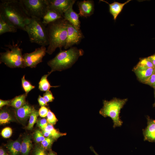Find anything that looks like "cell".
I'll use <instances>...</instances> for the list:
<instances>
[{"label":"cell","mask_w":155,"mask_h":155,"mask_svg":"<svg viewBox=\"0 0 155 155\" xmlns=\"http://www.w3.org/2000/svg\"><path fill=\"white\" fill-rule=\"evenodd\" d=\"M0 15L17 29L25 31L28 16L20 0H1Z\"/></svg>","instance_id":"cell-1"},{"label":"cell","mask_w":155,"mask_h":155,"mask_svg":"<svg viewBox=\"0 0 155 155\" xmlns=\"http://www.w3.org/2000/svg\"><path fill=\"white\" fill-rule=\"evenodd\" d=\"M68 22L64 18L47 25L46 28L49 44L46 53L52 54L58 48L60 50L65 46L67 37Z\"/></svg>","instance_id":"cell-2"},{"label":"cell","mask_w":155,"mask_h":155,"mask_svg":"<svg viewBox=\"0 0 155 155\" xmlns=\"http://www.w3.org/2000/svg\"><path fill=\"white\" fill-rule=\"evenodd\" d=\"M84 54V51L82 49L75 47H71L66 50H61L54 58L47 62L48 65L51 68L50 73L61 71L70 68Z\"/></svg>","instance_id":"cell-3"},{"label":"cell","mask_w":155,"mask_h":155,"mask_svg":"<svg viewBox=\"0 0 155 155\" xmlns=\"http://www.w3.org/2000/svg\"><path fill=\"white\" fill-rule=\"evenodd\" d=\"M25 31L27 32L31 43H36L41 46L49 45L46 28L41 19L30 17L29 22L25 26Z\"/></svg>","instance_id":"cell-4"},{"label":"cell","mask_w":155,"mask_h":155,"mask_svg":"<svg viewBox=\"0 0 155 155\" xmlns=\"http://www.w3.org/2000/svg\"><path fill=\"white\" fill-rule=\"evenodd\" d=\"M128 100L127 98L123 99L114 98L110 101L103 100V106L99 113L103 117H110L113 123V127L122 126L123 121L120 118V111Z\"/></svg>","instance_id":"cell-5"},{"label":"cell","mask_w":155,"mask_h":155,"mask_svg":"<svg viewBox=\"0 0 155 155\" xmlns=\"http://www.w3.org/2000/svg\"><path fill=\"white\" fill-rule=\"evenodd\" d=\"M18 46V43L14 44L12 42V44H9L5 45L10 49H5V52L0 53V63H3L10 68L20 67L25 68L22 49Z\"/></svg>","instance_id":"cell-6"},{"label":"cell","mask_w":155,"mask_h":155,"mask_svg":"<svg viewBox=\"0 0 155 155\" xmlns=\"http://www.w3.org/2000/svg\"><path fill=\"white\" fill-rule=\"evenodd\" d=\"M30 17L42 18L49 8L47 0H20Z\"/></svg>","instance_id":"cell-7"},{"label":"cell","mask_w":155,"mask_h":155,"mask_svg":"<svg viewBox=\"0 0 155 155\" xmlns=\"http://www.w3.org/2000/svg\"><path fill=\"white\" fill-rule=\"evenodd\" d=\"M46 51L45 46H41L36 49L34 51L25 53L23 55L25 67L35 68L37 64L42 61V59Z\"/></svg>","instance_id":"cell-8"},{"label":"cell","mask_w":155,"mask_h":155,"mask_svg":"<svg viewBox=\"0 0 155 155\" xmlns=\"http://www.w3.org/2000/svg\"><path fill=\"white\" fill-rule=\"evenodd\" d=\"M67 38L64 47L65 49L74 44H79L83 37L80 30L76 29L68 22L67 24Z\"/></svg>","instance_id":"cell-9"},{"label":"cell","mask_w":155,"mask_h":155,"mask_svg":"<svg viewBox=\"0 0 155 155\" xmlns=\"http://www.w3.org/2000/svg\"><path fill=\"white\" fill-rule=\"evenodd\" d=\"M49 8L63 16L64 12L75 1V0H47Z\"/></svg>","instance_id":"cell-10"},{"label":"cell","mask_w":155,"mask_h":155,"mask_svg":"<svg viewBox=\"0 0 155 155\" xmlns=\"http://www.w3.org/2000/svg\"><path fill=\"white\" fill-rule=\"evenodd\" d=\"M79 16L85 18L89 17L93 14L94 11V4L93 1L84 0L78 1Z\"/></svg>","instance_id":"cell-11"},{"label":"cell","mask_w":155,"mask_h":155,"mask_svg":"<svg viewBox=\"0 0 155 155\" xmlns=\"http://www.w3.org/2000/svg\"><path fill=\"white\" fill-rule=\"evenodd\" d=\"M147 126L143 129L144 141L155 142V119L146 116Z\"/></svg>","instance_id":"cell-12"},{"label":"cell","mask_w":155,"mask_h":155,"mask_svg":"<svg viewBox=\"0 0 155 155\" xmlns=\"http://www.w3.org/2000/svg\"><path fill=\"white\" fill-rule=\"evenodd\" d=\"M72 5L64 13L63 18L78 30H80V22L79 15L73 9Z\"/></svg>","instance_id":"cell-13"},{"label":"cell","mask_w":155,"mask_h":155,"mask_svg":"<svg viewBox=\"0 0 155 155\" xmlns=\"http://www.w3.org/2000/svg\"><path fill=\"white\" fill-rule=\"evenodd\" d=\"M63 15L48 8L42 18L43 24L46 26L49 24L63 18Z\"/></svg>","instance_id":"cell-14"},{"label":"cell","mask_w":155,"mask_h":155,"mask_svg":"<svg viewBox=\"0 0 155 155\" xmlns=\"http://www.w3.org/2000/svg\"><path fill=\"white\" fill-rule=\"evenodd\" d=\"M138 79L144 84L148 78L154 73V68H146L135 66L133 69Z\"/></svg>","instance_id":"cell-15"},{"label":"cell","mask_w":155,"mask_h":155,"mask_svg":"<svg viewBox=\"0 0 155 155\" xmlns=\"http://www.w3.org/2000/svg\"><path fill=\"white\" fill-rule=\"evenodd\" d=\"M131 1V0H127L123 3L114 1L110 4L106 1L103 0H100V1L106 3L109 5V12L113 16V19L115 20H116L118 16L122 11L124 6Z\"/></svg>","instance_id":"cell-16"},{"label":"cell","mask_w":155,"mask_h":155,"mask_svg":"<svg viewBox=\"0 0 155 155\" xmlns=\"http://www.w3.org/2000/svg\"><path fill=\"white\" fill-rule=\"evenodd\" d=\"M34 109L33 107L26 103L22 107L16 109V115L18 119L24 121L30 117Z\"/></svg>","instance_id":"cell-17"},{"label":"cell","mask_w":155,"mask_h":155,"mask_svg":"<svg viewBox=\"0 0 155 155\" xmlns=\"http://www.w3.org/2000/svg\"><path fill=\"white\" fill-rule=\"evenodd\" d=\"M45 137H51L56 140L60 137L65 135V133H61L55 129L53 125L48 123V125L44 130L41 131Z\"/></svg>","instance_id":"cell-18"},{"label":"cell","mask_w":155,"mask_h":155,"mask_svg":"<svg viewBox=\"0 0 155 155\" xmlns=\"http://www.w3.org/2000/svg\"><path fill=\"white\" fill-rule=\"evenodd\" d=\"M17 28L0 15V35L7 32H16Z\"/></svg>","instance_id":"cell-19"},{"label":"cell","mask_w":155,"mask_h":155,"mask_svg":"<svg viewBox=\"0 0 155 155\" xmlns=\"http://www.w3.org/2000/svg\"><path fill=\"white\" fill-rule=\"evenodd\" d=\"M22 155H28L32 147L30 137L27 136L23 138L21 144Z\"/></svg>","instance_id":"cell-20"},{"label":"cell","mask_w":155,"mask_h":155,"mask_svg":"<svg viewBox=\"0 0 155 155\" xmlns=\"http://www.w3.org/2000/svg\"><path fill=\"white\" fill-rule=\"evenodd\" d=\"M10 155H19L21 154V144L18 140L11 142L6 146Z\"/></svg>","instance_id":"cell-21"},{"label":"cell","mask_w":155,"mask_h":155,"mask_svg":"<svg viewBox=\"0 0 155 155\" xmlns=\"http://www.w3.org/2000/svg\"><path fill=\"white\" fill-rule=\"evenodd\" d=\"M27 96L25 93L15 97L11 100L10 106L16 109L22 107L26 103V98Z\"/></svg>","instance_id":"cell-22"},{"label":"cell","mask_w":155,"mask_h":155,"mask_svg":"<svg viewBox=\"0 0 155 155\" xmlns=\"http://www.w3.org/2000/svg\"><path fill=\"white\" fill-rule=\"evenodd\" d=\"M50 74V72H49L48 74L44 75L42 77L38 83V88L40 91L46 92L49 90L51 88L58 87V86H52L51 85L47 79L48 76Z\"/></svg>","instance_id":"cell-23"},{"label":"cell","mask_w":155,"mask_h":155,"mask_svg":"<svg viewBox=\"0 0 155 155\" xmlns=\"http://www.w3.org/2000/svg\"><path fill=\"white\" fill-rule=\"evenodd\" d=\"M12 120V118L9 111L6 110L1 111L0 113V124L9 123Z\"/></svg>","instance_id":"cell-24"},{"label":"cell","mask_w":155,"mask_h":155,"mask_svg":"<svg viewBox=\"0 0 155 155\" xmlns=\"http://www.w3.org/2000/svg\"><path fill=\"white\" fill-rule=\"evenodd\" d=\"M39 115L38 111L34 109L31 114L29 117L28 124L27 129L28 130L32 129L34 124L36 122L38 115Z\"/></svg>","instance_id":"cell-25"},{"label":"cell","mask_w":155,"mask_h":155,"mask_svg":"<svg viewBox=\"0 0 155 155\" xmlns=\"http://www.w3.org/2000/svg\"><path fill=\"white\" fill-rule=\"evenodd\" d=\"M21 80L22 88L27 94L35 88L34 86L32 85L29 81L25 79V75L23 76Z\"/></svg>","instance_id":"cell-26"},{"label":"cell","mask_w":155,"mask_h":155,"mask_svg":"<svg viewBox=\"0 0 155 155\" xmlns=\"http://www.w3.org/2000/svg\"><path fill=\"white\" fill-rule=\"evenodd\" d=\"M55 140L54 139L51 137H46L44 140L42 142L41 146L46 150H50L52 145Z\"/></svg>","instance_id":"cell-27"},{"label":"cell","mask_w":155,"mask_h":155,"mask_svg":"<svg viewBox=\"0 0 155 155\" xmlns=\"http://www.w3.org/2000/svg\"><path fill=\"white\" fill-rule=\"evenodd\" d=\"M135 66L146 68H154L152 63L147 57L141 59Z\"/></svg>","instance_id":"cell-28"},{"label":"cell","mask_w":155,"mask_h":155,"mask_svg":"<svg viewBox=\"0 0 155 155\" xmlns=\"http://www.w3.org/2000/svg\"><path fill=\"white\" fill-rule=\"evenodd\" d=\"M46 117L48 123L53 125H55L58 121V119L54 113L50 109H49Z\"/></svg>","instance_id":"cell-29"},{"label":"cell","mask_w":155,"mask_h":155,"mask_svg":"<svg viewBox=\"0 0 155 155\" xmlns=\"http://www.w3.org/2000/svg\"><path fill=\"white\" fill-rule=\"evenodd\" d=\"M34 138L35 142L36 143L41 142L45 139L42 131L39 130H36L34 134Z\"/></svg>","instance_id":"cell-30"},{"label":"cell","mask_w":155,"mask_h":155,"mask_svg":"<svg viewBox=\"0 0 155 155\" xmlns=\"http://www.w3.org/2000/svg\"><path fill=\"white\" fill-rule=\"evenodd\" d=\"M48 153L41 146L35 147L33 153V155H47Z\"/></svg>","instance_id":"cell-31"},{"label":"cell","mask_w":155,"mask_h":155,"mask_svg":"<svg viewBox=\"0 0 155 155\" xmlns=\"http://www.w3.org/2000/svg\"><path fill=\"white\" fill-rule=\"evenodd\" d=\"M12 133V129L9 127H6L2 130L1 134L4 138H9L11 135Z\"/></svg>","instance_id":"cell-32"},{"label":"cell","mask_w":155,"mask_h":155,"mask_svg":"<svg viewBox=\"0 0 155 155\" xmlns=\"http://www.w3.org/2000/svg\"><path fill=\"white\" fill-rule=\"evenodd\" d=\"M48 123L45 118L39 120L37 122L38 126L42 130H44L47 127Z\"/></svg>","instance_id":"cell-33"},{"label":"cell","mask_w":155,"mask_h":155,"mask_svg":"<svg viewBox=\"0 0 155 155\" xmlns=\"http://www.w3.org/2000/svg\"><path fill=\"white\" fill-rule=\"evenodd\" d=\"M43 97L47 103L53 101L55 98L52 93L50 90L46 92L43 94Z\"/></svg>","instance_id":"cell-34"},{"label":"cell","mask_w":155,"mask_h":155,"mask_svg":"<svg viewBox=\"0 0 155 155\" xmlns=\"http://www.w3.org/2000/svg\"><path fill=\"white\" fill-rule=\"evenodd\" d=\"M144 84L148 85L154 88H155V73H154L148 78Z\"/></svg>","instance_id":"cell-35"},{"label":"cell","mask_w":155,"mask_h":155,"mask_svg":"<svg viewBox=\"0 0 155 155\" xmlns=\"http://www.w3.org/2000/svg\"><path fill=\"white\" fill-rule=\"evenodd\" d=\"M49 109L45 106H41L38 111L39 115L42 117L47 116Z\"/></svg>","instance_id":"cell-36"},{"label":"cell","mask_w":155,"mask_h":155,"mask_svg":"<svg viewBox=\"0 0 155 155\" xmlns=\"http://www.w3.org/2000/svg\"><path fill=\"white\" fill-rule=\"evenodd\" d=\"M38 102L41 106H45L48 105L47 102L43 97L39 95L38 99Z\"/></svg>","instance_id":"cell-37"},{"label":"cell","mask_w":155,"mask_h":155,"mask_svg":"<svg viewBox=\"0 0 155 155\" xmlns=\"http://www.w3.org/2000/svg\"><path fill=\"white\" fill-rule=\"evenodd\" d=\"M11 100H0V108H1L3 106L5 105H9L10 104Z\"/></svg>","instance_id":"cell-38"},{"label":"cell","mask_w":155,"mask_h":155,"mask_svg":"<svg viewBox=\"0 0 155 155\" xmlns=\"http://www.w3.org/2000/svg\"><path fill=\"white\" fill-rule=\"evenodd\" d=\"M152 62L154 67H155V54L151 55L147 57Z\"/></svg>","instance_id":"cell-39"},{"label":"cell","mask_w":155,"mask_h":155,"mask_svg":"<svg viewBox=\"0 0 155 155\" xmlns=\"http://www.w3.org/2000/svg\"><path fill=\"white\" fill-rule=\"evenodd\" d=\"M0 155H8L5 150L2 148L0 149Z\"/></svg>","instance_id":"cell-40"},{"label":"cell","mask_w":155,"mask_h":155,"mask_svg":"<svg viewBox=\"0 0 155 155\" xmlns=\"http://www.w3.org/2000/svg\"><path fill=\"white\" fill-rule=\"evenodd\" d=\"M47 155H57L55 152L51 150H49L48 153Z\"/></svg>","instance_id":"cell-41"},{"label":"cell","mask_w":155,"mask_h":155,"mask_svg":"<svg viewBox=\"0 0 155 155\" xmlns=\"http://www.w3.org/2000/svg\"><path fill=\"white\" fill-rule=\"evenodd\" d=\"M90 148L91 151L94 153L95 155H99L95 150L94 148L92 146H90Z\"/></svg>","instance_id":"cell-42"},{"label":"cell","mask_w":155,"mask_h":155,"mask_svg":"<svg viewBox=\"0 0 155 155\" xmlns=\"http://www.w3.org/2000/svg\"><path fill=\"white\" fill-rule=\"evenodd\" d=\"M154 88V97H155V102L154 104H153V106L155 107V88Z\"/></svg>","instance_id":"cell-43"},{"label":"cell","mask_w":155,"mask_h":155,"mask_svg":"<svg viewBox=\"0 0 155 155\" xmlns=\"http://www.w3.org/2000/svg\"><path fill=\"white\" fill-rule=\"evenodd\" d=\"M154 73H155V67L154 68Z\"/></svg>","instance_id":"cell-44"}]
</instances>
